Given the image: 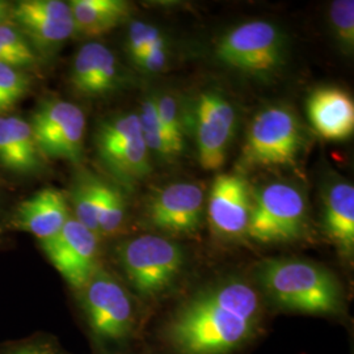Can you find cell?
<instances>
[{"mask_svg": "<svg viewBox=\"0 0 354 354\" xmlns=\"http://www.w3.org/2000/svg\"><path fill=\"white\" fill-rule=\"evenodd\" d=\"M221 62L254 76L274 74L283 62L285 37L279 26L253 20L234 26L216 44Z\"/></svg>", "mask_w": 354, "mask_h": 354, "instance_id": "obj_8", "label": "cell"}, {"mask_svg": "<svg viewBox=\"0 0 354 354\" xmlns=\"http://www.w3.org/2000/svg\"><path fill=\"white\" fill-rule=\"evenodd\" d=\"M184 113L187 127H193L200 165L207 171L219 169L227 160L238 127L234 104L222 92L207 89L194 97Z\"/></svg>", "mask_w": 354, "mask_h": 354, "instance_id": "obj_9", "label": "cell"}, {"mask_svg": "<svg viewBox=\"0 0 354 354\" xmlns=\"http://www.w3.org/2000/svg\"><path fill=\"white\" fill-rule=\"evenodd\" d=\"M71 216L66 196L61 190L46 188L20 203L7 227L35 235L39 243L55 236Z\"/></svg>", "mask_w": 354, "mask_h": 354, "instance_id": "obj_16", "label": "cell"}, {"mask_svg": "<svg viewBox=\"0 0 354 354\" xmlns=\"http://www.w3.org/2000/svg\"><path fill=\"white\" fill-rule=\"evenodd\" d=\"M75 35L100 37L121 26L130 13V4L124 0H73L68 3Z\"/></svg>", "mask_w": 354, "mask_h": 354, "instance_id": "obj_20", "label": "cell"}, {"mask_svg": "<svg viewBox=\"0 0 354 354\" xmlns=\"http://www.w3.org/2000/svg\"><path fill=\"white\" fill-rule=\"evenodd\" d=\"M89 337L102 354H114L136 333L138 308L127 286L100 264L76 291Z\"/></svg>", "mask_w": 354, "mask_h": 354, "instance_id": "obj_3", "label": "cell"}, {"mask_svg": "<svg viewBox=\"0 0 354 354\" xmlns=\"http://www.w3.org/2000/svg\"><path fill=\"white\" fill-rule=\"evenodd\" d=\"M0 354H70L59 342L45 332H36L0 344Z\"/></svg>", "mask_w": 354, "mask_h": 354, "instance_id": "obj_28", "label": "cell"}, {"mask_svg": "<svg viewBox=\"0 0 354 354\" xmlns=\"http://www.w3.org/2000/svg\"><path fill=\"white\" fill-rule=\"evenodd\" d=\"M307 114L310 124L324 140H348L354 131L352 96L337 87H322L308 96Z\"/></svg>", "mask_w": 354, "mask_h": 354, "instance_id": "obj_17", "label": "cell"}, {"mask_svg": "<svg viewBox=\"0 0 354 354\" xmlns=\"http://www.w3.org/2000/svg\"><path fill=\"white\" fill-rule=\"evenodd\" d=\"M261 317L259 292L243 279L198 291L169 320L165 337L177 354H228L248 342Z\"/></svg>", "mask_w": 354, "mask_h": 354, "instance_id": "obj_1", "label": "cell"}, {"mask_svg": "<svg viewBox=\"0 0 354 354\" xmlns=\"http://www.w3.org/2000/svg\"><path fill=\"white\" fill-rule=\"evenodd\" d=\"M114 354H120V353H114Z\"/></svg>", "mask_w": 354, "mask_h": 354, "instance_id": "obj_32", "label": "cell"}, {"mask_svg": "<svg viewBox=\"0 0 354 354\" xmlns=\"http://www.w3.org/2000/svg\"><path fill=\"white\" fill-rule=\"evenodd\" d=\"M0 235H1V227H0Z\"/></svg>", "mask_w": 354, "mask_h": 354, "instance_id": "obj_31", "label": "cell"}, {"mask_svg": "<svg viewBox=\"0 0 354 354\" xmlns=\"http://www.w3.org/2000/svg\"><path fill=\"white\" fill-rule=\"evenodd\" d=\"M163 44H167V38L158 26L145 21L130 23L127 49L133 62H137L146 51Z\"/></svg>", "mask_w": 354, "mask_h": 354, "instance_id": "obj_29", "label": "cell"}, {"mask_svg": "<svg viewBox=\"0 0 354 354\" xmlns=\"http://www.w3.org/2000/svg\"><path fill=\"white\" fill-rule=\"evenodd\" d=\"M252 197L244 177L226 174L215 177L207 200V218L215 232L223 238L247 234Z\"/></svg>", "mask_w": 354, "mask_h": 354, "instance_id": "obj_14", "label": "cell"}, {"mask_svg": "<svg viewBox=\"0 0 354 354\" xmlns=\"http://www.w3.org/2000/svg\"><path fill=\"white\" fill-rule=\"evenodd\" d=\"M102 181L99 177L84 172L76 180L71 192V201L74 206V214L71 215L80 225L88 228L97 236V209Z\"/></svg>", "mask_w": 354, "mask_h": 354, "instance_id": "obj_22", "label": "cell"}, {"mask_svg": "<svg viewBox=\"0 0 354 354\" xmlns=\"http://www.w3.org/2000/svg\"><path fill=\"white\" fill-rule=\"evenodd\" d=\"M125 205L121 192L113 185L102 181L97 209V234L100 239L114 236L122 230L127 216Z\"/></svg>", "mask_w": 354, "mask_h": 354, "instance_id": "obj_24", "label": "cell"}, {"mask_svg": "<svg viewBox=\"0 0 354 354\" xmlns=\"http://www.w3.org/2000/svg\"><path fill=\"white\" fill-rule=\"evenodd\" d=\"M329 21L333 36L345 54L354 49V1L335 0L329 7Z\"/></svg>", "mask_w": 354, "mask_h": 354, "instance_id": "obj_26", "label": "cell"}, {"mask_svg": "<svg viewBox=\"0 0 354 354\" xmlns=\"http://www.w3.org/2000/svg\"><path fill=\"white\" fill-rule=\"evenodd\" d=\"M11 8L12 6H10L8 3L0 1V24L11 23Z\"/></svg>", "mask_w": 354, "mask_h": 354, "instance_id": "obj_30", "label": "cell"}, {"mask_svg": "<svg viewBox=\"0 0 354 354\" xmlns=\"http://www.w3.org/2000/svg\"><path fill=\"white\" fill-rule=\"evenodd\" d=\"M41 163L30 124L17 115H0V165L17 174H32Z\"/></svg>", "mask_w": 354, "mask_h": 354, "instance_id": "obj_19", "label": "cell"}, {"mask_svg": "<svg viewBox=\"0 0 354 354\" xmlns=\"http://www.w3.org/2000/svg\"><path fill=\"white\" fill-rule=\"evenodd\" d=\"M307 219V201L298 187L274 181L257 192L247 235L261 243H279L298 239Z\"/></svg>", "mask_w": 354, "mask_h": 354, "instance_id": "obj_6", "label": "cell"}, {"mask_svg": "<svg viewBox=\"0 0 354 354\" xmlns=\"http://www.w3.org/2000/svg\"><path fill=\"white\" fill-rule=\"evenodd\" d=\"M29 91V76L20 68L0 64V115L10 112Z\"/></svg>", "mask_w": 354, "mask_h": 354, "instance_id": "obj_27", "label": "cell"}, {"mask_svg": "<svg viewBox=\"0 0 354 354\" xmlns=\"http://www.w3.org/2000/svg\"><path fill=\"white\" fill-rule=\"evenodd\" d=\"M11 23L30 42L38 57L51 55L75 35L73 12L62 0H23L11 8Z\"/></svg>", "mask_w": 354, "mask_h": 354, "instance_id": "obj_12", "label": "cell"}, {"mask_svg": "<svg viewBox=\"0 0 354 354\" xmlns=\"http://www.w3.org/2000/svg\"><path fill=\"white\" fill-rule=\"evenodd\" d=\"M155 106L160 125L165 133V140L169 146L174 160L177 159L185 149V113L181 111L177 99L171 93H155Z\"/></svg>", "mask_w": 354, "mask_h": 354, "instance_id": "obj_21", "label": "cell"}, {"mask_svg": "<svg viewBox=\"0 0 354 354\" xmlns=\"http://www.w3.org/2000/svg\"><path fill=\"white\" fill-rule=\"evenodd\" d=\"M38 58L37 53L17 26L12 23L0 24V64L23 70L37 64Z\"/></svg>", "mask_w": 354, "mask_h": 354, "instance_id": "obj_23", "label": "cell"}, {"mask_svg": "<svg viewBox=\"0 0 354 354\" xmlns=\"http://www.w3.org/2000/svg\"><path fill=\"white\" fill-rule=\"evenodd\" d=\"M323 219L329 239L346 257L354 252V187L342 178L323 192Z\"/></svg>", "mask_w": 354, "mask_h": 354, "instance_id": "obj_18", "label": "cell"}, {"mask_svg": "<svg viewBox=\"0 0 354 354\" xmlns=\"http://www.w3.org/2000/svg\"><path fill=\"white\" fill-rule=\"evenodd\" d=\"M205 193L194 183L180 181L159 190L149 203L152 225L168 234L189 235L203 223Z\"/></svg>", "mask_w": 354, "mask_h": 354, "instance_id": "obj_13", "label": "cell"}, {"mask_svg": "<svg viewBox=\"0 0 354 354\" xmlns=\"http://www.w3.org/2000/svg\"><path fill=\"white\" fill-rule=\"evenodd\" d=\"M70 83L82 96H105L121 86L122 68L106 45L95 41L87 42L74 58Z\"/></svg>", "mask_w": 354, "mask_h": 354, "instance_id": "obj_15", "label": "cell"}, {"mask_svg": "<svg viewBox=\"0 0 354 354\" xmlns=\"http://www.w3.org/2000/svg\"><path fill=\"white\" fill-rule=\"evenodd\" d=\"M259 281L281 308L310 315H339L344 310L340 282L327 268L304 259H274L259 268Z\"/></svg>", "mask_w": 354, "mask_h": 354, "instance_id": "obj_2", "label": "cell"}, {"mask_svg": "<svg viewBox=\"0 0 354 354\" xmlns=\"http://www.w3.org/2000/svg\"><path fill=\"white\" fill-rule=\"evenodd\" d=\"M138 117H140L142 136L150 155L163 162H168V163L174 162L172 153L165 140V133L158 117L155 97L152 93H150L142 102Z\"/></svg>", "mask_w": 354, "mask_h": 354, "instance_id": "obj_25", "label": "cell"}, {"mask_svg": "<svg viewBox=\"0 0 354 354\" xmlns=\"http://www.w3.org/2000/svg\"><path fill=\"white\" fill-rule=\"evenodd\" d=\"M304 143V129L290 108L285 105L268 106L256 114L250 124L243 149V165H294Z\"/></svg>", "mask_w": 354, "mask_h": 354, "instance_id": "obj_5", "label": "cell"}, {"mask_svg": "<svg viewBox=\"0 0 354 354\" xmlns=\"http://www.w3.org/2000/svg\"><path fill=\"white\" fill-rule=\"evenodd\" d=\"M95 145L104 167L127 187L151 174L150 152L142 136L138 113H122L100 122Z\"/></svg>", "mask_w": 354, "mask_h": 354, "instance_id": "obj_7", "label": "cell"}, {"mask_svg": "<svg viewBox=\"0 0 354 354\" xmlns=\"http://www.w3.org/2000/svg\"><path fill=\"white\" fill-rule=\"evenodd\" d=\"M39 244L51 266L75 291L87 283L100 266V238L73 215L55 236Z\"/></svg>", "mask_w": 354, "mask_h": 354, "instance_id": "obj_11", "label": "cell"}, {"mask_svg": "<svg viewBox=\"0 0 354 354\" xmlns=\"http://www.w3.org/2000/svg\"><path fill=\"white\" fill-rule=\"evenodd\" d=\"M29 124L42 158L80 162L87 122L77 105L61 99L41 102Z\"/></svg>", "mask_w": 354, "mask_h": 354, "instance_id": "obj_10", "label": "cell"}, {"mask_svg": "<svg viewBox=\"0 0 354 354\" xmlns=\"http://www.w3.org/2000/svg\"><path fill=\"white\" fill-rule=\"evenodd\" d=\"M115 259L127 282L143 298H158L176 283L185 254L180 244L159 235H140L115 245Z\"/></svg>", "mask_w": 354, "mask_h": 354, "instance_id": "obj_4", "label": "cell"}]
</instances>
